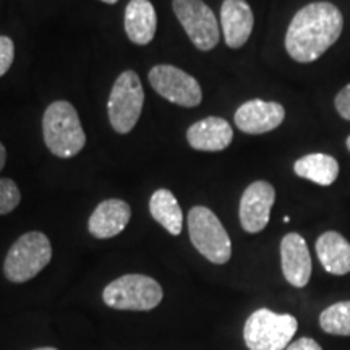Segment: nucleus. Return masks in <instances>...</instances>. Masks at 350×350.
<instances>
[{"label": "nucleus", "mask_w": 350, "mask_h": 350, "mask_svg": "<svg viewBox=\"0 0 350 350\" xmlns=\"http://www.w3.org/2000/svg\"><path fill=\"white\" fill-rule=\"evenodd\" d=\"M344 16L334 3L313 2L300 8L286 33V51L299 64H312L338 42Z\"/></svg>", "instance_id": "f257e3e1"}, {"label": "nucleus", "mask_w": 350, "mask_h": 350, "mask_svg": "<svg viewBox=\"0 0 350 350\" xmlns=\"http://www.w3.org/2000/svg\"><path fill=\"white\" fill-rule=\"evenodd\" d=\"M44 143L57 157L77 156L86 144V135L77 109L67 100H55L42 117Z\"/></svg>", "instance_id": "f03ea898"}, {"label": "nucleus", "mask_w": 350, "mask_h": 350, "mask_svg": "<svg viewBox=\"0 0 350 350\" xmlns=\"http://www.w3.org/2000/svg\"><path fill=\"white\" fill-rule=\"evenodd\" d=\"M51 240L42 232H26L8 250L3 274L10 282L31 281L51 262Z\"/></svg>", "instance_id": "7ed1b4c3"}, {"label": "nucleus", "mask_w": 350, "mask_h": 350, "mask_svg": "<svg viewBox=\"0 0 350 350\" xmlns=\"http://www.w3.org/2000/svg\"><path fill=\"white\" fill-rule=\"evenodd\" d=\"M297 329L299 321L292 314L260 308L245 323L243 340L250 350H286Z\"/></svg>", "instance_id": "20e7f679"}, {"label": "nucleus", "mask_w": 350, "mask_h": 350, "mask_svg": "<svg viewBox=\"0 0 350 350\" xmlns=\"http://www.w3.org/2000/svg\"><path fill=\"white\" fill-rule=\"evenodd\" d=\"M161 284L143 274H125L107 284L103 292V300L113 310L130 312H150L163 300Z\"/></svg>", "instance_id": "39448f33"}, {"label": "nucleus", "mask_w": 350, "mask_h": 350, "mask_svg": "<svg viewBox=\"0 0 350 350\" xmlns=\"http://www.w3.org/2000/svg\"><path fill=\"white\" fill-rule=\"evenodd\" d=\"M188 234L193 247L214 265H226L232 256L229 234L219 217L206 206H193L188 213Z\"/></svg>", "instance_id": "423d86ee"}, {"label": "nucleus", "mask_w": 350, "mask_h": 350, "mask_svg": "<svg viewBox=\"0 0 350 350\" xmlns=\"http://www.w3.org/2000/svg\"><path fill=\"white\" fill-rule=\"evenodd\" d=\"M144 91L138 73L126 70L113 83L107 103L109 122L117 133L125 135L135 129L142 116Z\"/></svg>", "instance_id": "0eeeda50"}, {"label": "nucleus", "mask_w": 350, "mask_h": 350, "mask_svg": "<svg viewBox=\"0 0 350 350\" xmlns=\"http://www.w3.org/2000/svg\"><path fill=\"white\" fill-rule=\"evenodd\" d=\"M172 8L185 33L200 51H211L219 44L216 15L203 0H172Z\"/></svg>", "instance_id": "6e6552de"}, {"label": "nucleus", "mask_w": 350, "mask_h": 350, "mask_svg": "<svg viewBox=\"0 0 350 350\" xmlns=\"http://www.w3.org/2000/svg\"><path fill=\"white\" fill-rule=\"evenodd\" d=\"M148 80L157 94L177 106L196 107L203 99L200 83L174 65H156L151 68Z\"/></svg>", "instance_id": "1a4fd4ad"}, {"label": "nucleus", "mask_w": 350, "mask_h": 350, "mask_svg": "<svg viewBox=\"0 0 350 350\" xmlns=\"http://www.w3.org/2000/svg\"><path fill=\"white\" fill-rule=\"evenodd\" d=\"M275 201V190L269 182L256 180L247 187L240 198L239 217L242 229L248 234L265 230Z\"/></svg>", "instance_id": "9d476101"}, {"label": "nucleus", "mask_w": 350, "mask_h": 350, "mask_svg": "<svg viewBox=\"0 0 350 350\" xmlns=\"http://www.w3.org/2000/svg\"><path fill=\"white\" fill-rule=\"evenodd\" d=\"M286 119V109L274 100L250 99L237 109L234 122L237 129L248 135H262L278 129Z\"/></svg>", "instance_id": "9b49d317"}, {"label": "nucleus", "mask_w": 350, "mask_h": 350, "mask_svg": "<svg viewBox=\"0 0 350 350\" xmlns=\"http://www.w3.org/2000/svg\"><path fill=\"white\" fill-rule=\"evenodd\" d=\"M281 266L286 281L297 288L305 287L312 278V256L305 239L291 232L281 242Z\"/></svg>", "instance_id": "f8f14e48"}, {"label": "nucleus", "mask_w": 350, "mask_h": 350, "mask_svg": "<svg viewBox=\"0 0 350 350\" xmlns=\"http://www.w3.org/2000/svg\"><path fill=\"white\" fill-rule=\"evenodd\" d=\"M255 16L245 0H224L221 7V26L227 47L240 49L252 36Z\"/></svg>", "instance_id": "ddd939ff"}, {"label": "nucleus", "mask_w": 350, "mask_h": 350, "mask_svg": "<svg viewBox=\"0 0 350 350\" xmlns=\"http://www.w3.org/2000/svg\"><path fill=\"white\" fill-rule=\"evenodd\" d=\"M234 139L232 125L222 117H206L187 130V142L196 151H224Z\"/></svg>", "instance_id": "4468645a"}, {"label": "nucleus", "mask_w": 350, "mask_h": 350, "mask_svg": "<svg viewBox=\"0 0 350 350\" xmlns=\"http://www.w3.org/2000/svg\"><path fill=\"white\" fill-rule=\"evenodd\" d=\"M131 209L124 200H106L99 203L88 221V230L96 239L106 240L119 235L129 226Z\"/></svg>", "instance_id": "2eb2a0df"}, {"label": "nucleus", "mask_w": 350, "mask_h": 350, "mask_svg": "<svg viewBox=\"0 0 350 350\" xmlns=\"http://www.w3.org/2000/svg\"><path fill=\"white\" fill-rule=\"evenodd\" d=\"M125 33L137 46H148L157 29L156 10L150 0H130L125 8Z\"/></svg>", "instance_id": "dca6fc26"}, {"label": "nucleus", "mask_w": 350, "mask_h": 350, "mask_svg": "<svg viewBox=\"0 0 350 350\" xmlns=\"http://www.w3.org/2000/svg\"><path fill=\"white\" fill-rule=\"evenodd\" d=\"M317 255L321 266L329 274L345 275L350 273V243L336 230H327L317 240Z\"/></svg>", "instance_id": "f3484780"}, {"label": "nucleus", "mask_w": 350, "mask_h": 350, "mask_svg": "<svg viewBox=\"0 0 350 350\" xmlns=\"http://www.w3.org/2000/svg\"><path fill=\"white\" fill-rule=\"evenodd\" d=\"M294 172L317 185L329 187L339 175V163L325 152H312L295 161Z\"/></svg>", "instance_id": "a211bd4d"}, {"label": "nucleus", "mask_w": 350, "mask_h": 350, "mask_svg": "<svg viewBox=\"0 0 350 350\" xmlns=\"http://www.w3.org/2000/svg\"><path fill=\"white\" fill-rule=\"evenodd\" d=\"M150 213L170 235H180L183 227V214L178 201L167 188H159L150 200Z\"/></svg>", "instance_id": "6ab92c4d"}, {"label": "nucleus", "mask_w": 350, "mask_h": 350, "mask_svg": "<svg viewBox=\"0 0 350 350\" xmlns=\"http://www.w3.org/2000/svg\"><path fill=\"white\" fill-rule=\"evenodd\" d=\"M321 329L332 336H350V300L327 306L319 314Z\"/></svg>", "instance_id": "aec40b11"}, {"label": "nucleus", "mask_w": 350, "mask_h": 350, "mask_svg": "<svg viewBox=\"0 0 350 350\" xmlns=\"http://www.w3.org/2000/svg\"><path fill=\"white\" fill-rule=\"evenodd\" d=\"M20 188L10 178H0V216L12 213L20 204Z\"/></svg>", "instance_id": "412c9836"}, {"label": "nucleus", "mask_w": 350, "mask_h": 350, "mask_svg": "<svg viewBox=\"0 0 350 350\" xmlns=\"http://www.w3.org/2000/svg\"><path fill=\"white\" fill-rule=\"evenodd\" d=\"M15 59V44L8 36H0V78L10 70Z\"/></svg>", "instance_id": "4be33fe9"}, {"label": "nucleus", "mask_w": 350, "mask_h": 350, "mask_svg": "<svg viewBox=\"0 0 350 350\" xmlns=\"http://www.w3.org/2000/svg\"><path fill=\"white\" fill-rule=\"evenodd\" d=\"M334 106L339 116L342 117L344 120L350 122V83L349 85H345L342 90L336 94Z\"/></svg>", "instance_id": "5701e85b"}, {"label": "nucleus", "mask_w": 350, "mask_h": 350, "mask_svg": "<svg viewBox=\"0 0 350 350\" xmlns=\"http://www.w3.org/2000/svg\"><path fill=\"white\" fill-rule=\"evenodd\" d=\"M286 350H323V349L314 339L301 338V339H297L295 342L288 344V347Z\"/></svg>", "instance_id": "b1692460"}, {"label": "nucleus", "mask_w": 350, "mask_h": 350, "mask_svg": "<svg viewBox=\"0 0 350 350\" xmlns=\"http://www.w3.org/2000/svg\"><path fill=\"white\" fill-rule=\"evenodd\" d=\"M5 163H7V150L5 146L0 143V172H2V169L5 167Z\"/></svg>", "instance_id": "393cba45"}, {"label": "nucleus", "mask_w": 350, "mask_h": 350, "mask_svg": "<svg viewBox=\"0 0 350 350\" xmlns=\"http://www.w3.org/2000/svg\"><path fill=\"white\" fill-rule=\"evenodd\" d=\"M100 2L109 3V5H113V3H117V2H119V0H100Z\"/></svg>", "instance_id": "a878e982"}, {"label": "nucleus", "mask_w": 350, "mask_h": 350, "mask_svg": "<svg viewBox=\"0 0 350 350\" xmlns=\"http://www.w3.org/2000/svg\"><path fill=\"white\" fill-rule=\"evenodd\" d=\"M33 350H57L55 347H39V349H33Z\"/></svg>", "instance_id": "bb28decb"}, {"label": "nucleus", "mask_w": 350, "mask_h": 350, "mask_svg": "<svg viewBox=\"0 0 350 350\" xmlns=\"http://www.w3.org/2000/svg\"><path fill=\"white\" fill-rule=\"evenodd\" d=\"M345 144H347V150L350 151V135L347 137V139H345Z\"/></svg>", "instance_id": "cd10ccee"}]
</instances>
